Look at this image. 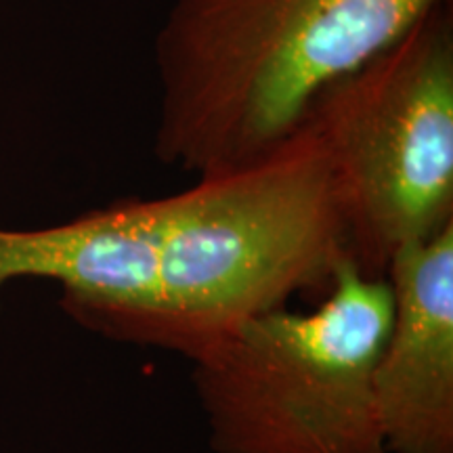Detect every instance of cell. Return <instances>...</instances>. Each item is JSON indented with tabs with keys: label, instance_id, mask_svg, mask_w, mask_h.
I'll return each instance as SVG.
<instances>
[{
	"label": "cell",
	"instance_id": "cell-3",
	"mask_svg": "<svg viewBox=\"0 0 453 453\" xmlns=\"http://www.w3.org/2000/svg\"><path fill=\"white\" fill-rule=\"evenodd\" d=\"M309 124L330 157L347 254L364 275L453 223V9L441 3L326 87Z\"/></svg>",
	"mask_w": 453,
	"mask_h": 453
},
{
	"label": "cell",
	"instance_id": "cell-2",
	"mask_svg": "<svg viewBox=\"0 0 453 453\" xmlns=\"http://www.w3.org/2000/svg\"><path fill=\"white\" fill-rule=\"evenodd\" d=\"M390 319L387 277L344 258L315 311H265L203 349L189 361L212 449L387 453L373 370Z\"/></svg>",
	"mask_w": 453,
	"mask_h": 453
},
{
	"label": "cell",
	"instance_id": "cell-1",
	"mask_svg": "<svg viewBox=\"0 0 453 453\" xmlns=\"http://www.w3.org/2000/svg\"><path fill=\"white\" fill-rule=\"evenodd\" d=\"M447 0H173L154 41V154L200 177L246 168L332 82Z\"/></svg>",
	"mask_w": 453,
	"mask_h": 453
},
{
	"label": "cell",
	"instance_id": "cell-4",
	"mask_svg": "<svg viewBox=\"0 0 453 453\" xmlns=\"http://www.w3.org/2000/svg\"><path fill=\"white\" fill-rule=\"evenodd\" d=\"M393 319L373 370L387 453H453V223L390 258Z\"/></svg>",
	"mask_w": 453,
	"mask_h": 453
}]
</instances>
